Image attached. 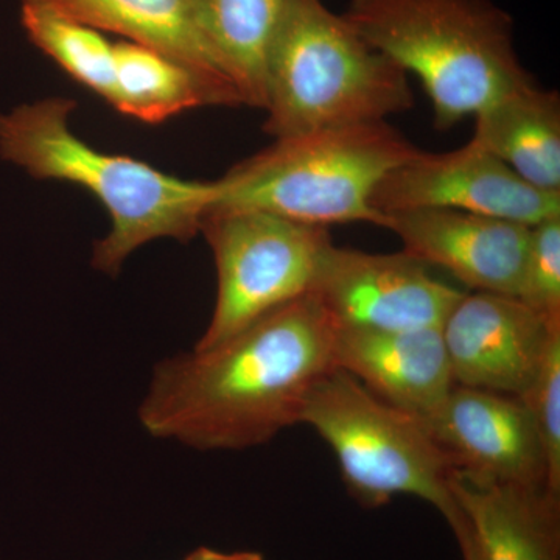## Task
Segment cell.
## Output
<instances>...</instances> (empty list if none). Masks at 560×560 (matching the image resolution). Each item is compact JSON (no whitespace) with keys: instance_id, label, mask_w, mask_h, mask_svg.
Segmentation results:
<instances>
[{"instance_id":"cell-6","label":"cell","mask_w":560,"mask_h":560,"mask_svg":"<svg viewBox=\"0 0 560 560\" xmlns=\"http://www.w3.org/2000/svg\"><path fill=\"white\" fill-rule=\"evenodd\" d=\"M329 445L342 482L364 510L399 495L431 504L451 529L463 518L452 492V459L425 420L390 407L348 372L331 370L311 390L301 415Z\"/></svg>"},{"instance_id":"cell-1","label":"cell","mask_w":560,"mask_h":560,"mask_svg":"<svg viewBox=\"0 0 560 560\" xmlns=\"http://www.w3.org/2000/svg\"><path fill=\"white\" fill-rule=\"evenodd\" d=\"M335 330L308 293L212 348L161 361L140 423L150 436L201 452L267 444L301 423L313 386L335 370Z\"/></svg>"},{"instance_id":"cell-12","label":"cell","mask_w":560,"mask_h":560,"mask_svg":"<svg viewBox=\"0 0 560 560\" xmlns=\"http://www.w3.org/2000/svg\"><path fill=\"white\" fill-rule=\"evenodd\" d=\"M401 250L440 268L471 291L517 296L529 228L452 209H408L385 215Z\"/></svg>"},{"instance_id":"cell-23","label":"cell","mask_w":560,"mask_h":560,"mask_svg":"<svg viewBox=\"0 0 560 560\" xmlns=\"http://www.w3.org/2000/svg\"><path fill=\"white\" fill-rule=\"evenodd\" d=\"M452 533L456 541H458L463 560H481L480 555H478L477 544H475L474 536H471L469 525H467L464 514L458 525L452 528Z\"/></svg>"},{"instance_id":"cell-15","label":"cell","mask_w":560,"mask_h":560,"mask_svg":"<svg viewBox=\"0 0 560 560\" xmlns=\"http://www.w3.org/2000/svg\"><path fill=\"white\" fill-rule=\"evenodd\" d=\"M21 3L43 7L95 31L116 33L131 43L161 51L238 95L198 32L190 0H21Z\"/></svg>"},{"instance_id":"cell-17","label":"cell","mask_w":560,"mask_h":560,"mask_svg":"<svg viewBox=\"0 0 560 560\" xmlns=\"http://www.w3.org/2000/svg\"><path fill=\"white\" fill-rule=\"evenodd\" d=\"M195 24L243 105L265 108L268 58L290 0H190Z\"/></svg>"},{"instance_id":"cell-5","label":"cell","mask_w":560,"mask_h":560,"mask_svg":"<svg viewBox=\"0 0 560 560\" xmlns=\"http://www.w3.org/2000/svg\"><path fill=\"white\" fill-rule=\"evenodd\" d=\"M418 151L388 121L275 139L215 180L209 212L256 210L329 230L349 223L385 228L372 194Z\"/></svg>"},{"instance_id":"cell-10","label":"cell","mask_w":560,"mask_h":560,"mask_svg":"<svg viewBox=\"0 0 560 560\" xmlns=\"http://www.w3.org/2000/svg\"><path fill=\"white\" fill-rule=\"evenodd\" d=\"M455 385L521 399L560 335L511 294L463 293L441 327Z\"/></svg>"},{"instance_id":"cell-20","label":"cell","mask_w":560,"mask_h":560,"mask_svg":"<svg viewBox=\"0 0 560 560\" xmlns=\"http://www.w3.org/2000/svg\"><path fill=\"white\" fill-rule=\"evenodd\" d=\"M515 298L541 318L560 323V217L529 228Z\"/></svg>"},{"instance_id":"cell-3","label":"cell","mask_w":560,"mask_h":560,"mask_svg":"<svg viewBox=\"0 0 560 560\" xmlns=\"http://www.w3.org/2000/svg\"><path fill=\"white\" fill-rule=\"evenodd\" d=\"M342 16L418 77L438 130L534 81L515 47L514 20L493 0H350Z\"/></svg>"},{"instance_id":"cell-18","label":"cell","mask_w":560,"mask_h":560,"mask_svg":"<svg viewBox=\"0 0 560 560\" xmlns=\"http://www.w3.org/2000/svg\"><path fill=\"white\" fill-rule=\"evenodd\" d=\"M116 95L113 108L145 121L161 124L200 106H241L234 91L213 83L168 55L131 40L114 44Z\"/></svg>"},{"instance_id":"cell-11","label":"cell","mask_w":560,"mask_h":560,"mask_svg":"<svg viewBox=\"0 0 560 560\" xmlns=\"http://www.w3.org/2000/svg\"><path fill=\"white\" fill-rule=\"evenodd\" d=\"M423 420L460 480L548 488L544 448L528 408L517 397L455 385Z\"/></svg>"},{"instance_id":"cell-22","label":"cell","mask_w":560,"mask_h":560,"mask_svg":"<svg viewBox=\"0 0 560 560\" xmlns=\"http://www.w3.org/2000/svg\"><path fill=\"white\" fill-rule=\"evenodd\" d=\"M183 560H267L257 551L224 552L209 547H200L189 552Z\"/></svg>"},{"instance_id":"cell-13","label":"cell","mask_w":560,"mask_h":560,"mask_svg":"<svg viewBox=\"0 0 560 560\" xmlns=\"http://www.w3.org/2000/svg\"><path fill=\"white\" fill-rule=\"evenodd\" d=\"M334 361L375 397L420 419H429L455 388L441 327H337Z\"/></svg>"},{"instance_id":"cell-14","label":"cell","mask_w":560,"mask_h":560,"mask_svg":"<svg viewBox=\"0 0 560 560\" xmlns=\"http://www.w3.org/2000/svg\"><path fill=\"white\" fill-rule=\"evenodd\" d=\"M452 492L481 560H560V493L471 485L455 475Z\"/></svg>"},{"instance_id":"cell-19","label":"cell","mask_w":560,"mask_h":560,"mask_svg":"<svg viewBox=\"0 0 560 560\" xmlns=\"http://www.w3.org/2000/svg\"><path fill=\"white\" fill-rule=\"evenodd\" d=\"M21 24L33 46L113 106L116 54L102 32L32 3H21Z\"/></svg>"},{"instance_id":"cell-16","label":"cell","mask_w":560,"mask_h":560,"mask_svg":"<svg viewBox=\"0 0 560 560\" xmlns=\"http://www.w3.org/2000/svg\"><path fill=\"white\" fill-rule=\"evenodd\" d=\"M474 142L534 189L560 194V98L536 81L475 116Z\"/></svg>"},{"instance_id":"cell-8","label":"cell","mask_w":560,"mask_h":560,"mask_svg":"<svg viewBox=\"0 0 560 560\" xmlns=\"http://www.w3.org/2000/svg\"><path fill=\"white\" fill-rule=\"evenodd\" d=\"M371 206L383 217L408 209H452L530 228L560 217V194L534 189L470 139L447 153L419 150L381 180Z\"/></svg>"},{"instance_id":"cell-2","label":"cell","mask_w":560,"mask_h":560,"mask_svg":"<svg viewBox=\"0 0 560 560\" xmlns=\"http://www.w3.org/2000/svg\"><path fill=\"white\" fill-rule=\"evenodd\" d=\"M75 106L70 98L51 97L0 114V158L33 178L77 184L105 206L110 231L95 242L92 267L116 276L147 243H186L201 232L215 183L180 179L135 158L94 149L70 128Z\"/></svg>"},{"instance_id":"cell-21","label":"cell","mask_w":560,"mask_h":560,"mask_svg":"<svg viewBox=\"0 0 560 560\" xmlns=\"http://www.w3.org/2000/svg\"><path fill=\"white\" fill-rule=\"evenodd\" d=\"M528 408L548 467V489L560 493V335L555 337L536 378L521 397Z\"/></svg>"},{"instance_id":"cell-4","label":"cell","mask_w":560,"mask_h":560,"mask_svg":"<svg viewBox=\"0 0 560 560\" xmlns=\"http://www.w3.org/2000/svg\"><path fill=\"white\" fill-rule=\"evenodd\" d=\"M415 105L407 73L324 0H290L267 70L264 130L275 139L388 121Z\"/></svg>"},{"instance_id":"cell-9","label":"cell","mask_w":560,"mask_h":560,"mask_svg":"<svg viewBox=\"0 0 560 560\" xmlns=\"http://www.w3.org/2000/svg\"><path fill=\"white\" fill-rule=\"evenodd\" d=\"M312 293L337 327L410 330L442 327L464 291L404 250L372 254L331 245Z\"/></svg>"},{"instance_id":"cell-7","label":"cell","mask_w":560,"mask_h":560,"mask_svg":"<svg viewBox=\"0 0 560 560\" xmlns=\"http://www.w3.org/2000/svg\"><path fill=\"white\" fill-rule=\"evenodd\" d=\"M217 268V300L195 349L228 340L268 313L312 293L329 228L256 210L209 212L201 224Z\"/></svg>"}]
</instances>
